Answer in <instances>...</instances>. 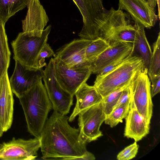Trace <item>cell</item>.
I'll return each instance as SVG.
<instances>
[{
	"label": "cell",
	"mask_w": 160,
	"mask_h": 160,
	"mask_svg": "<svg viewBox=\"0 0 160 160\" xmlns=\"http://www.w3.org/2000/svg\"><path fill=\"white\" fill-rule=\"evenodd\" d=\"M95 157L92 153L87 151L82 156L75 159L77 160H94Z\"/></svg>",
	"instance_id": "obj_32"
},
{
	"label": "cell",
	"mask_w": 160,
	"mask_h": 160,
	"mask_svg": "<svg viewBox=\"0 0 160 160\" xmlns=\"http://www.w3.org/2000/svg\"><path fill=\"white\" fill-rule=\"evenodd\" d=\"M130 100V92L128 86L122 91L114 109L118 107L129 103Z\"/></svg>",
	"instance_id": "obj_31"
},
{
	"label": "cell",
	"mask_w": 160,
	"mask_h": 160,
	"mask_svg": "<svg viewBox=\"0 0 160 160\" xmlns=\"http://www.w3.org/2000/svg\"><path fill=\"white\" fill-rule=\"evenodd\" d=\"M129 104L130 103L114 108L110 114L106 115L105 123L113 128L122 122L123 119L125 118L128 114Z\"/></svg>",
	"instance_id": "obj_25"
},
{
	"label": "cell",
	"mask_w": 160,
	"mask_h": 160,
	"mask_svg": "<svg viewBox=\"0 0 160 160\" xmlns=\"http://www.w3.org/2000/svg\"><path fill=\"white\" fill-rule=\"evenodd\" d=\"M5 24L0 20V79L8 71L11 55L5 28Z\"/></svg>",
	"instance_id": "obj_21"
},
{
	"label": "cell",
	"mask_w": 160,
	"mask_h": 160,
	"mask_svg": "<svg viewBox=\"0 0 160 160\" xmlns=\"http://www.w3.org/2000/svg\"><path fill=\"white\" fill-rule=\"evenodd\" d=\"M25 18L22 21V33L29 36L40 37L49 21L39 0H29Z\"/></svg>",
	"instance_id": "obj_13"
},
{
	"label": "cell",
	"mask_w": 160,
	"mask_h": 160,
	"mask_svg": "<svg viewBox=\"0 0 160 160\" xmlns=\"http://www.w3.org/2000/svg\"><path fill=\"white\" fill-rule=\"evenodd\" d=\"M118 9L126 11L134 22L150 29L153 27L158 17L146 0H119Z\"/></svg>",
	"instance_id": "obj_14"
},
{
	"label": "cell",
	"mask_w": 160,
	"mask_h": 160,
	"mask_svg": "<svg viewBox=\"0 0 160 160\" xmlns=\"http://www.w3.org/2000/svg\"><path fill=\"white\" fill-rule=\"evenodd\" d=\"M28 3L21 0H0V20L5 24L9 18L26 7Z\"/></svg>",
	"instance_id": "obj_22"
},
{
	"label": "cell",
	"mask_w": 160,
	"mask_h": 160,
	"mask_svg": "<svg viewBox=\"0 0 160 160\" xmlns=\"http://www.w3.org/2000/svg\"><path fill=\"white\" fill-rule=\"evenodd\" d=\"M76 102L73 111L69 117L68 121H73L82 111L101 102L102 98L93 86L86 82L83 83L75 92Z\"/></svg>",
	"instance_id": "obj_19"
},
{
	"label": "cell",
	"mask_w": 160,
	"mask_h": 160,
	"mask_svg": "<svg viewBox=\"0 0 160 160\" xmlns=\"http://www.w3.org/2000/svg\"><path fill=\"white\" fill-rule=\"evenodd\" d=\"M157 4L158 6V17L159 19H160V0H157Z\"/></svg>",
	"instance_id": "obj_34"
},
{
	"label": "cell",
	"mask_w": 160,
	"mask_h": 160,
	"mask_svg": "<svg viewBox=\"0 0 160 160\" xmlns=\"http://www.w3.org/2000/svg\"><path fill=\"white\" fill-rule=\"evenodd\" d=\"M13 72L9 82L13 93L19 98L38 81L42 79L43 70H31L25 68L19 62L15 61Z\"/></svg>",
	"instance_id": "obj_15"
},
{
	"label": "cell",
	"mask_w": 160,
	"mask_h": 160,
	"mask_svg": "<svg viewBox=\"0 0 160 160\" xmlns=\"http://www.w3.org/2000/svg\"><path fill=\"white\" fill-rule=\"evenodd\" d=\"M78 116L80 136L84 142H90L103 136L100 128L106 115L101 102L82 111Z\"/></svg>",
	"instance_id": "obj_9"
},
{
	"label": "cell",
	"mask_w": 160,
	"mask_h": 160,
	"mask_svg": "<svg viewBox=\"0 0 160 160\" xmlns=\"http://www.w3.org/2000/svg\"><path fill=\"white\" fill-rule=\"evenodd\" d=\"M40 138L35 137L28 140L12 138L11 141L1 144L0 160H32L38 156L40 148Z\"/></svg>",
	"instance_id": "obj_10"
},
{
	"label": "cell",
	"mask_w": 160,
	"mask_h": 160,
	"mask_svg": "<svg viewBox=\"0 0 160 160\" xmlns=\"http://www.w3.org/2000/svg\"><path fill=\"white\" fill-rule=\"evenodd\" d=\"M1 143H0V147H1Z\"/></svg>",
	"instance_id": "obj_36"
},
{
	"label": "cell",
	"mask_w": 160,
	"mask_h": 160,
	"mask_svg": "<svg viewBox=\"0 0 160 160\" xmlns=\"http://www.w3.org/2000/svg\"><path fill=\"white\" fill-rule=\"evenodd\" d=\"M110 46V43L106 40L101 37L92 41L86 50L87 58L90 65Z\"/></svg>",
	"instance_id": "obj_23"
},
{
	"label": "cell",
	"mask_w": 160,
	"mask_h": 160,
	"mask_svg": "<svg viewBox=\"0 0 160 160\" xmlns=\"http://www.w3.org/2000/svg\"><path fill=\"white\" fill-rule=\"evenodd\" d=\"M91 64L92 73L98 74L106 67L123 55L134 53V47L132 43L114 42Z\"/></svg>",
	"instance_id": "obj_17"
},
{
	"label": "cell",
	"mask_w": 160,
	"mask_h": 160,
	"mask_svg": "<svg viewBox=\"0 0 160 160\" xmlns=\"http://www.w3.org/2000/svg\"><path fill=\"white\" fill-rule=\"evenodd\" d=\"M14 101L7 71L0 79V128L3 132L12 126Z\"/></svg>",
	"instance_id": "obj_16"
},
{
	"label": "cell",
	"mask_w": 160,
	"mask_h": 160,
	"mask_svg": "<svg viewBox=\"0 0 160 160\" xmlns=\"http://www.w3.org/2000/svg\"><path fill=\"white\" fill-rule=\"evenodd\" d=\"M150 7L153 10L155 8L157 4V0H146Z\"/></svg>",
	"instance_id": "obj_33"
},
{
	"label": "cell",
	"mask_w": 160,
	"mask_h": 160,
	"mask_svg": "<svg viewBox=\"0 0 160 160\" xmlns=\"http://www.w3.org/2000/svg\"><path fill=\"white\" fill-rule=\"evenodd\" d=\"M68 119L54 110L48 118L40 138L43 159L75 160L87 151L79 128L71 127Z\"/></svg>",
	"instance_id": "obj_1"
},
{
	"label": "cell",
	"mask_w": 160,
	"mask_h": 160,
	"mask_svg": "<svg viewBox=\"0 0 160 160\" xmlns=\"http://www.w3.org/2000/svg\"><path fill=\"white\" fill-rule=\"evenodd\" d=\"M144 68L142 58L133 54L109 72L102 76L97 75L93 86L102 98L118 89L128 86L134 76Z\"/></svg>",
	"instance_id": "obj_3"
},
{
	"label": "cell",
	"mask_w": 160,
	"mask_h": 160,
	"mask_svg": "<svg viewBox=\"0 0 160 160\" xmlns=\"http://www.w3.org/2000/svg\"><path fill=\"white\" fill-rule=\"evenodd\" d=\"M54 59L55 77L58 82L64 90L73 96L92 73L90 66L70 68L60 61Z\"/></svg>",
	"instance_id": "obj_11"
},
{
	"label": "cell",
	"mask_w": 160,
	"mask_h": 160,
	"mask_svg": "<svg viewBox=\"0 0 160 160\" xmlns=\"http://www.w3.org/2000/svg\"><path fill=\"white\" fill-rule=\"evenodd\" d=\"M136 28L135 41L134 44V50L137 49L142 58L145 68L149 69L152 54L151 48L146 38L145 27L142 24L134 22Z\"/></svg>",
	"instance_id": "obj_20"
},
{
	"label": "cell",
	"mask_w": 160,
	"mask_h": 160,
	"mask_svg": "<svg viewBox=\"0 0 160 160\" xmlns=\"http://www.w3.org/2000/svg\"><path fill=\"white\" fill-rule=\"evenodd\" d=\"M139 145L135 142L132 144L125 148L117 155L118 160H129L135 158L137 154Z\"/></svg>",
	"instance_id": "obj_27"
},
{
	"label": "cell",
	"mask_w": 160,
	"mask_h": 160,
	"mask_svg": "<svg viewBox=\"0 0 160 160\" xmlns=\"http://www.w3.org/2000/svg\"><path fill=\"white\" fill-rule=\"evenodd\" d=\"M128 86L118 89L102 98L101 102L102 108L106 115L110 114L113 109L122 91Z\"/></svg>",
	"instance_id": "obj_26"
},
{
	"label": "cell",
	"mask_w": 160,
	"mask_h": 160,
	"mask_svg": "<svg viewBox=\"0 0 160 160\" xmlns=\"http://www.w3.org/2000/svg\"><path fill=\"white\" fill-rule=\"evenodd\" d=\"M133 53L131 52L123 55L105 67L97 75L102 76L113 70L118 66L124 61L133 55Z\"/></svg>",
	"instance_id": "obj_29"
},
{
	"label": "cell",
	"mask_w": 160,
	"mask_h": 160,
	"mask_svg": "<svg viewBox=\"0 0 160 160\" xmlns=\"http://www.w3.org/2000/svg\"><path fill=\"white\" fill-rule=\"evenodd\" d=\"M149 79L152 83L151 94L152 98L160 91V74L154 76Z\"/></svg>",
	"instance_id": "obj_30"
},
{
	"label": "cell",
	"mask_w": 160,
	"mask_h": 160,
	"mask_svg": "<svg viewBox=\"0 0 160 160\" xmlns=\"http://www.w3.org/2000/svg\"><path fill=\"white\" fill-rule=\"evenodd\" d=\"M128 14L112 7L108 10L107 18L102 26L100 37L109 43L114 42L132 43L135 41L136 28L131 22Z\"/></svg>",
	"instance_id": "obj_5"
},
{
	"label": "cell",
	"mask_w": 160,
	"mask_h": 160,
	"mask_svg": "<svg viewBox=\"0 0 160 160\" xmlns=\"http://www.w3.org/2000/svg\"><path fill=\"white\" fill-rule=\"evenodd\" d=\"M55 55L54 51L49 44H45L41 49L38 58V66L39 69H42L47 64L45 62V58H49Z\"/></svg>",
	"instance_id": "obj_28"
},
{
	"label": "cell",
	"mask_w": 160,
	"mask_h": 160,
	"mask_svg": "<svg viewBox=\"0 0 160 160\" xmlns=\"http://www.w3.org/2000/svg\"><path fill=\"white\" fill-rule=\"evenodd\" d=\"M55 63L54 58H51L43 70L42 79L52 109L66 115L73 105V96L64 90L58 82L55 77Z\"/></svg>",
	"instance_id": "obj_8"
},
{
	"label": "cell",
	"mask_w": 160,
	"mask_h": 160,
	"mask_svg": "<svg viewBox=\"0 0 160 160\" xmlns=\"http://www.w3.org/2000/svg\"><path fill=\"white\" fill-rule=\"evenodd\" d=\"M42 79L18 98L24 112L28 131L34 137L39 138L48 114L52 109Z\"/></svg>",
	"instance_id": "obj_2"
},
{
	"label": "cell",
	"mask_w": 160,
	"mask_h": 160,
	"mask_svg": "<svg viewBox=\"0 0 160 160\" xmlns=\"http://www.w3.org/2000/svg\"><path fill=\"white\" fill-rule=\"evenodd\" d=\"M72 0L82 17L83 25L79 36L90 40L99 37L108 12L103 7L102 0Z\"/></svg>",
	"instance_id": "obj_6"
},
{
	"label": "cell",
	"mask_w": 160,
	"mask_h": 160,
	"mask_svg": "<svg viewBox=\"0 0 160 160\" xmlns=\"http://www.w3.org/2000/svg\"><path fill=\"white\" fill-rule=\"evenodd\" d=\"M151 82L148 70L144 68L134 76L128 85L130 92V102L149 124L153 107L151 94Z\"/></svg>",
	"instance_id": "obj_7"
},
{
	"label": "cell",
	"mask_w": 160,
	"mask_h": 160,
	"mask_svg": "<svg viewBox=\"0 0 160 160\" xmlns=\"http://www.w3.org/2000/svg\"><path fill=\"white\" fill-rule=\"evenodd\" d=\"M51 29V26H48L44 29L40 37L29 36L22 32L19 33L11 43L15 61L26 69H39L38 66V57L41 49L47 43Z\"/></svg>",
	"instance_id": "obj_4"
},
{
	"label": "cell",
	"mask_w": 160,
	"mask_h": 160,
	"mask_svg": "<svg viewBox=\"0 0 160 160\" xmlns=\"http://www.w3.org/2000/svg\"><path fill=\"white\" fill-rule=\"evenodd\" d=\"M92 40L75 39L59 49L54 58L70 68L91 66L86 55V50Z\"/></svg>",
	"instance_id": "obj_12"
},
{
	"label": "cell",
	"mask_w": 160,
	"mask_h": 160,
	"mask_svg": "<svg viewBox=\"0 0 160 160\" xmlns=\"http://www.w3.org/2000/svg\"><path fill=\"white\" fill-rule=\"evenodd\" d=\"M149 78L160 74V33L153 45V51L148 71Z\"/></svg>",
	"instance_id": "obj_24"
},
{
	"label": "cell",
	"mask_w": 160,
	"mask_h": 160,
	"mask_svg": "<svg viewBox=\"0 0 160 160\" xmlns=\"http://www.w3.org/2000/svg\"><path fill=\"white\" fill-rule=\"evenodd\" d=\"M125 119V137L133 139L135 142H137L149 133L150 124L146 122L133 105L130 102L129 111Z\"/></svg>",
	"instance_id": "obj_18"
},
{
	"label": "cell",
	"mask_w": 160,
	"mask_h": 160,
	"mask_svg": "<svg viewBox=\"0 0 160 160\" xmlns=\"http://www.w3.org/2000/svg\"><path fill=\"white\" fill-rule=\"evenodd\" d=\"M3 133V132L2 131V130L0 128V137L2 136Z\"/></svg>",
	"instance_id": "obj_35"
}]
</instances>
